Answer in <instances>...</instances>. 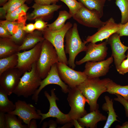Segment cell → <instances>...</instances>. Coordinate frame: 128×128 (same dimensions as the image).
<instances>
[{
  "instance_id": "1",
  "label": "cell",
  "mask_w": 128,
  "mask_h": 128,
  "mask_svg": "<svg viewBox=\"0 0 128 128\" xmlns=\"http://www.w3.org/2000/svg\"><path fill=\"white\" fill-rule=\"evenodd\" d=\"M110 80L109 78L101 79L87 78L77 87L88 100L90 112L98 109L97 100L102 94L106 92V86Z\"/></svg>"
},
{
  "instance_id": "2",
  "label": "cell",
  "mask_w": 128,
  "mask_h": 128,
  "mask_svg": "<svg viewBox=\"0 0 128 128\" xmlns=\"http://www.w3.org/2000/svg\"><path fill=\"white\" fill-rule=\"evenodd\" d=\"M41 79L35 63L30 71L23 73L13 93L18 96L25 98L32 95L40 86Z\"/></svg>"
},
{
  "instance_id": "3",
  "label": "cell",
  "mask_w": 128,
  "mask_h": 128,
  "mask_svg": "<svg viewBox=\"0 0 128 128\" xmlns=\"http://www.w3.org/2000/svg\"><path fill=\"white\" fill-rule=\"evenodd\" d=\"M65 51L68 54V65L70 67L74 69L76 65L75 60L76 57L80 52L86 51L87 46L83 42L79 36L78 26L76 23L66 32L65 36Z\"/></svg>"
},
{
  "instance_id": "4",
  "label": "cell",
  "mask_w": 128,
  "mask_h": 128,
  "mask_svg": "<svg viewBox=\"0 0 128 128\" xmlns=\"http://www.w3.org/2000/svg\"><path fill=\"white\" fill-rule=\"evenodd\" d=\"M58 62L55 49L50 42L45 39L42 42L40 55L36 62L37 69L42 79L47 76L51 66Z\"/></svg>"
},
{
  "instance_id": "5",
  "label": "cell",
  "mask_w": 128,
  "mask_h": 128,
  "mask_svg": "<svg viewBox=\"0 0 128 128\" xmlns=\"http://www.w3.org/2000/svg\"><path fill=\"white\" fill-rule=\"evenodd\" d=\"M73 26L72 23L68 22L59 30L53 31L47 27L41 31L45 39L50 42L56 50L59 62L67 65L68 64L64 49V39L66 32Z\"/></svg>"
},
{
  "instance_id": "6",
  "label": "cell",
  "mask_w": 128,
  "mask_h": 128,
  "mask_svg": "<svg viewBox=\"0 0 128 128\" xmlns=\"http://www.w3.org/2000/svg\"><path fill=\"white\" fill-rule=\"evenodd\" d=\"M67 100L71 107V110L67 114L70 121L77 120L87 114L85 109L86 102L89 103L81 91L77 87H69Z\"/></svg>"
},
{
  "instance_id": "7",
  "label": "cell",
  "mask_w": 128,
  "mask_h": 128,
  "mask_svg": "<svg viewBox=\"0 0 128 128\" xmlns=\"http://www.w3.org/2000/svg\"><path fill=\"white\" fill-rule=\"evenodd\" d=\"M56 64L60 78L69 87H77L88 78L83 72L74 70L64 63L58 62Z\"/></svg>"
},
{
  "instance_id": "8",
  "label": "cell",
  "mask_w": 128,
  "mask_h": 128,
  "mask_svg": "<svg viewBox=\"0 0 128 128\" xmlns=\"http://www.w3.org/2000/svg\"><path fill=\"white\" fill-rule=\"evenodd\" d=\"M42 41L37 43L33 48L28 51L17 53L18 63L15 67L23 72L30 71L32 65L37 62L39 58L41 50Z\"/></svg>"
},
{
  "instance_id": "9",
  "label": "cell",
  "mask_w": 128,
  "mask_h": 128,
  "mask_svg": "<svg viewBox=\"0 0 128 128\" xmlns=\"http://www.w3.org/2000/svg\"><path fill=\"white\" fill-rule=\"evenodd\" d=\"M55 88L51 90L50 96L47 91H45L44 92L45 96L49 102L50 108L48 112L46 114L42 113L40 110H37L38 113L42 117L40 124L45 119L51 117L56 118L57 122L61 124H65L71 122L67 114H66L63 113L59 109L57 105L56 101L58 100V99L55 95Z\"/></svg>"
},
{
  "instance_id": "10",
  "label": "cell",
  "mask_w": 128,
  "mask_h": 128,
  "mask_svg": "<svg viewBox=\"0 0 128 128\" xmlns=\"http://www.w3.org/2000/svg\"><path fill=\"white\" fill-rule=\"evenodd\" d=\"M73 17L80 24L89 27L98 29L106 23V21L101 20V18L97 12L90 10L84 6Z\"/></svg>"
},
{
  "instance_id": "11",
  "label": "cell",
  "mask_w": 128,
  "mask_h": 128,
  "mask_svg": "<svg viewBox=\"0 0 128 128\" xmlns=\"http://www.w3.org/2000/svg\"><path fill=\"white\" fill-rule=\"evenodd\" d=\"M107 44L106 41L99 44L89 43L87 46L85 56L76 61L75 64L79 65L88 61L96 62L104 60L107 54Z\"/></svg>"
},
{
  "instance_id": "12",
  "label": "cell",
  "mask_w": 128,
  "mask_h": 128,
  "mask_svg": "<svg viewBox=\"0 0 128 128\" xmlns=\"http://www.w3.org/2000/svg\"><path fill=\"white\" fill-rule=\"evenodd\" d=\"M50 84H55L60 86L64 93H68L69 87L62 80L58 72L56 63L53 64L47 76L42 80L39 88L32 95V99L36 104L38 101V95L41 90L46 86Z\"/></svg>"
},
{
  "instance_id": "13",
  "label": "cell",
  "mask_w": 128,
  "mask_h": 128,
  "mask_svg": "<svg viewBox=\"0 0 128 128\" xmlns=\"http://www.w3.org/2000/svg\"><path fill=\"white\" fill-rule=\"evenodd\" d=\"M15 104L16 106L15 109L8 113L18 116L28 125V128L32 119H41V116L38 113L36 108L32 104L19 100Z\"/></svg>"
},
{
  "instance_id": "14",
  "label": "cell",
  "mask_w": 128,
  "mask_h": 128,
  "mask_svg": "<svg viewBox=\"0 0 128 128\" xmlns=\"http://www.w3.org/2000/svg\"><path fill=\"white\" fill-rule=\"evenodd\" d=\"M121 23H116L114 18L111 17L106 21L105 23L98 29L97 32L93 35L88 36L83 42L96 43L107 39L112 34L117 33L120 28Z\"/></svg>"
},
{
  "instance_id": "15",
  "label": "cell",
  "mask_w": 128,
  "mask_h": 128,
  "mask_svg": "<svg viewBox=\"0 0 128 128\" xmlns=\"http://www.w3.org/2000/svg\"><path fill=\"white\" fill-rule=\"evenodd\" d=\"M113 59L111 55L105 60L96 62H87L83 72L88 78H99L104 76L108 72Z\"/></svg>"
},
{
  "instance_id": "16",
  "label": "cell",
  "mask_w": 128,
  "mask_h": 128,
  "mask_svg": "<svg viewBox=\"0 0 128 128\" xmlns=\"http://www.w3.org/2000/svg\"><path fill=\"white\" fill-rule=\"evenodd\" d=\"M23 73L15 67L6 70L0 75V86L10 95L18 85Z\"/></svg>"
},
{
  "instance_id": "17",
  "label": "cell",
  "mask_w": 128,
  "mask_h": 128,
  "mask_svg": "<svg viewBox=\"0 0 128 128\" xmlns=\"http://www.w3.org/2000/svg\"><path fill=\"white\" fill-rule=\"evenodd\" d=\"M120 37L117 33H115L106 39L105 41L111 46L112 55L114 59L116 69L126 58L125 53L128 50V46L124 45L122 43Z\"/></svg>"
},
{
  "instance_id": "18",
  "label": "cell",
  "mask_w": 128,
  "mask_h": 128,
  "mask_svg": "<svg viewBox=\"0 0 128 128\" xmlns=\"http://www.w3.org/2000/svg\"><path fill=\"white\" fill-rule=\"evenodd\" d=\"M62 5L53 4L49 5H41L35 3L32 7L33 11L27 16V19L32 20L41 18L43 19L50 16L54 13L60 9Z\"/></svg>"
},
{
  "instance_id": "19",
  "label": "cell",
  "mask_w": 128,
  "mask_h": 128,
  "mask_svg": "<svg viewBox=\"0 0 128 128\" xmlns=\"http://www.w3.org/2000/svg\"><path fill=\"white\" fill-rule=\"evenodd\" d=\"M107 117L101 113L98 109L91 112L77 120L83 128H95L97 123L100 121L106 120Z\"/></svg>"
},
{
  "instance_id": "20",
  "label": "cell",
  "mask_w": 128,
  "mask_h": 128,
  "mask_svg": "<svg viewBox=\"0 0 128 128\" xmlns=\"http://www.w3.org/2000/svg\"><path fill=\"white\" fill-rule=\"evenodd\" d=\"M44 39L41 31L37 30L28 33L25 37L22 44L19 46L18 52L21 50L30 49Z\"/></svg>"
},
{
  "instance_id": "21",
  "label": "cell",
  "mask_w": 128,
  "mask_h": 128,
  "mask_svg": "<svg viewBox=\"0 0 128 128\" xmlns=\"http://www.w3.org/2000/svg\"><path fill=\"white\" fill-rule=\"evenodd\" d=\"M19 46L10 38H0V59L9 56L18 52Z\"/></svg>"
},
{
  "instance_id": "22",
  "label": "cell",
  "mask_w": 128,
  "mask_h": 128,
  "mask_svg": "<svg viewBox=\"0 0 128 128\" xmlns=\"http://www.w3.org/2000/svg\"><path fill=\"white\" fill-rule=\"evenodd\" d=\"M105 102L102 105V109L103 110L108 112V117L104 128H109L110 127L114 122L119 121L117 119L118 116L114 111L113 106V99H110L107 96L104 97Z\"/></svg>"
},
{
  "instance_id": "23",
  "label": "cell",
  "mask_w": 128,
  "mask_h": 128,
  "mask_svg": "<svg viewBox=\"0 0 128 128\" xmlns=\"http://www.w3.org/2000/svg\"><path fill=\"white\" fill-rule=\"evenodd\" d=\"M106 88V92L111 94L119 95L128 101V85L121 86L111 80Z\"/></svg>"
},
{
  "instance_id": "24",
  "label": "cell",
  "mask_w": 128,
  "mask_h": 128,
  "mask_svg": "<svg viewBox=\"0 0 128 128\" xmlns=\"http://www.w3.org/2000/svg\"><path fill=\"white\" fill-rule=\"evenodd\" d=\"M88 9L97 12L101 18L103 16V9L106 0H77Z\"/></svg>"
},
{
  "instance_id": "25",
  "label": "cell",
  "mask_w": 128,
  "mask_h": 128,
  "mask_svg": "<svg viewBox=\"0 0 128 128\" xmlns=\"http://www.w3.org/2000/svg\"><path fill=\"white\" fill-rule=\"evenodd\" d=\"M7 93L0 86V112L9 113L14 110L16 108L15 104L9 100Z\"/></svg>"
},
{
  "instance_id": "26",
  "label": "cell",
  "mask_w": 128,
  "mask_h": 128,
  "mask_svg": "<svg viewBox=\"0 0 128 128\" xmlns=\"http://www.w3.org/2000/svg\"><path fill=\"white\" fill-rule=\"evenodd\" d=\"M72 17L71 15L67 11L65 10L60 11L57 19L52 23L48 24L47 27L53 31L59 30L64 26L66 21Z\"/></svg>"
},
{
  "instance_id": "27",
  "label": "cell",
  "mask_w": 128,
  "mask_h": 128,
  "mask_svg": "<svg viewBox=\"0 0 128 128\" xmlns=\"http://www.w3.org/2000/svg\"><path fill=\"white\" fill-rule=\"evenodd\" d=\"M27 0H9L0 8V18H5L7 14L10 13L24 4Z\"/></svg>"
},
{
  "instance_id": "28",
  "label": "cell",
  "mask_w": 128,
  "mask_h": 128,
  "mask_svg": "<svg viewBox=\"0 0 128 128\" xmlns=\"http://www.w3.org/2000/svg\"><path fill=\"white\" fill-rule=\"evenodd\" d=\"M18 63L17 53L0 59V75L4 72L15 67Z\"/></svg>"
},
{
  "instance_id": "29",
  "label": "cell",
  "mask_w": 128,
  "mask_h": 128,
  "mask_svg": "<svg viewBox=\"0 0 128 128\" xmlns=\"http://www.w3.org/2000/svg\"><path fill=\"white\" fill-rule=\"evenodd\" d=\"M29 8L24 4L14 11L7 14L5 18L8 20L15 21L27 18L26 13Z\"/></svg>"
},
{
  "instance_id": "30",
  "label": "cell",
  "mask_w": 128,
  "mask_h": 128,
  "mask_svg": "<svg viewBox=\"0 0 128 128\" xmlns=\"http://www.w3.org/2000/svg\"><path fill=\"white\" fill-rule=\"evenodd\" d=\"M16 115L7 113L5 114V128H27L28 125H23L21 120L18 119Z\"/></svg>"
},
{
  "instance_id": "31",
  "label": "cell",
  "mask_w": 128,
  "mask_h": 128,
  "mask_svg": "<svg viewBox=\"0 0 128 128\" xmlns=\"http://www.w3.org/2000/svg\"><path fill=\"white\" fill-rule=\"evenodd\" d=\"M27 19V18H26L18 21L19 22L18 30L15 33L11 36V39L18 45V44L21 42L22 43L26 36V32L24 28Z\"/></svg>"
},
{
  "instance_id": "32",
  "label": "cell",
  "mask_w": 128,
  "mask_h": 128,
  "mask_svg": "<svg viewBox=\"0 0 128 128\" xmlns=\"http://www.w3.org/2000/svg\"><path fill=\"white\" fill-rule=\"evenodd\" d=\"M115 3L121 13V23L124 24L128 22V0H115Z\"/></svg>"
},
{
  "instance_id": "33",
  "label": "cell",
  "mask_w": 128,
  "mask_h": 128,
  "mask_svg": "<svg viewBox=\"0 0 128 128\" xmlns=\"http://www.w3.org/2000/svg\"><path fill=\"white\" fill-rule=\"evenodd\" d=\"M64 3L68 7L69 12L72 17L83 5L77 0H59Z\"/></svg>"
},
{
  "instance_id": "34",
  "label": "cell",
  "mask_w": 128,
  "mask_h": 128,
  "mask_svg": "<svg viewBox=\"0 0 128 128\" xmlns=\"http://www.w3.org/2000/svg\"><path fill=\"white\" fill-rule=\"evenodd\" d=\"M19 22L10 21L7 20H0V23L3 25L9 32L11 36L17 31Z\"/></svg>"
},
{
  "instance_id": "35",
  "label": "cell",
  "mask_w": 128,
  "mask_h": 128,
  "mask_svg": "<svg viewBox=\"0 0 128 128\" xmlns=\"http://www.w3.org/2000/svg\"><path fill=\"white\" fill-rule=\"evenodd\" d=\"M126 59H124L119 65L116 69L117 71L120 74L123 75L128 73V50Z\"/></svg>"
},
{
  "instance_id": "36",
  "label": "cell",
  "mask_w": 128,
  "mask_h": 128,
  "mask_svg": "<svg viewBox=\"0 0 128 128\" xmlns=\"http://www.w3.org/2000/svg\"><path fill=\"white\" fill-rule=\"evenodd\" d=\"M35 20L34 25L36 29L42 31L47 27V23L42 18H37Z\"/></svg>"
},
{
  "instance_id": "37",
  "label": "cell",
  "mask_w": 128,
  "mask_h": 128,
  "mask_svg": "<svg viewBox=\"0 0 128 128\" xmlns=\"http://www.w3.org/2000/svg\"><path fill=\"white\" fill-rule=\"evenodd\" d=\"M117 97L114 98V100L119 102L124 107L126 116L128 118V101L124 99L120 95L116 94Z\"/></svg>"
},
{
  "instance_id": "38",
  "label": "cell",
  "mask_w": 128,
  "mask_h": 128,
  "mask_svg": "<svg viewBox=\"0 0 128 128\" xmlns=\"http://www.w3.org/2000/svg\"><path fill=\"white\" fill-rule=\"evenodd\" d=\"M117 33L120 37L128 36V22L124 24L121 23L120 28Z\"/></svg>"
},
{
  "instance_id": "39",
  "label": "cell",
  "mask_w": 128,
  "mask_h": 128,
  "mask_svg": "<svg viewBox=\"0 0 128 128\" xmlns=\"http://www.w3.org/2000/svg\"><path fill=\"white\" fill-rule=\"evenodd\" d=\"M0 36L3 38H11V35L6 28L0 23Z\"/></svg>"
},
{
  "instance_id": "40",
  "label": "cell",
  "mask_w": 128,
  "mask_h": 128,
  "mask_svg": "<svg viewBox=\"0 0 128 128\" xmlns=\"http://www.w3.org/2000/svg\"><path fill=\"white\" fill-rule=\"evenodd\" d=\"M24 29L26 33H30L33 32L36 29L34 24L30 23L25 26Z\"/></svg>"
},
{
  "instance_id": "41",
  "label": "cell",
  "mask_w": 128,
  "mask_h": 128,
  "mask_svg": "<svg viewBox=\"0 0 128 128\" xmlns=\"http://www.w3.org/2000/svg\"><path fill=\"white\" fill-rule=\"evenodd\" d=\"M5 113L0 112V128H5Z\"/></svg>"
},
{
  "instance_id": "42",
  "label": "cell",
  "mask_w": 128,
  "mask_h": 128,
  "mask_svg": "<svg viewBox=\"0 0 128 128\" xmlns=\"http://www.w3.org/2000/svg\"><path fill=\"white\" fill-rule=\"evenodd\" d=\"M35 3L41 5H49L51 4V0H34Z\"/></svg>"
},
{
  "instance_id": "43",
  "label": "cell",
  "mask_w": 128,
  "mask_h": 128,
  "mask_svg": "<svg viewBox=\"0 0 128 128\" xmlns=\"http://www.w3.org/2000/svg\"><path fill=\"white\" fill-rule=\"evenodd\" d=\"M36 119H33L31 120L28 128H37L36 121Z\"/></svg>"
},
{
  "instance_id": "44",
  "label": "cell",
  "mask_w": 128,
  "mask_h": 128,
  "mask_svg": "<svg viewBox=\"0 0 128 128\" xmlns=\"http://www.w3.org/2000/svg\"><path fill=\"white\" fill-rule=\"evenodd\" d=\"M71 122L72 125H74L76 128H83L79 124L77 119L72 120Z\"/></svg>"
},
{
  "instance_id": "45",
  "label": "cell",
  "mask_w": 128,
  "mask_h": 128,
  "mask_svg": "<svg viewBox=\"0 0 128 128\" xmlns=\"http://www.w3.org/2000/svg\"><path fill=\"white\" fill-rule=\"evenodd\" d=\"M48 125L49 128H56L57 127L56 122L53 120H50L48 122Z\"/></svg>"
},
{
  "instance_id": "46",
  "label": "cell",
  "mask_w": 128,
  "mask_h": 128,
  "mask_svg": "<svg viewBox=\"0 0 128 128\" xmlns=\"http://www.w3.org/2000/svg\"><path fill=\"white\" fill-rule=\"evenodd\" d=\"M117 128H128V121H126L123 123L121 126L117 125L115 126Z\"/></svg>"
},
{
  "instance_id": "47",
  "label": "cell",
  "mask_w": 128,
  "mask_h": 128,
  "mask_svg": "<svg viewBox=\"0 0 128 128\" xmlns=\"http://www.w3.org/2000/svg\"><path fill=\"white\" fill-rule=\"evenodd\" d=\"M9 0H0V5H3Z\"/></svg>"
},
{
  "instance_id": "48",
  "label": "cell",
  "mask_w": 128,
  "mask_h": 128,
  "mask_svg": "<svg viewBox=\"0 0 128 128\" xmlns=\"http://www.w3.org/2000/svg\"><path fill=\"white\" fill-rule=\"evenodd\" d=\"M48 126V123L46 122H45L43 123L42 128H46Z\"/></svg>"
},
{
  "instance_id": "49",
  "label": "cell",
  "mask_w": 128,
  "mask_h": 128,
  "mask_svg": "<svg viewBox=\"0 0 128 128\" xmlns=\"http://www.w3.org/2000/svg\"><path fill=\"white\" fill-rule=\"evenodd\" d=\"M51 4H56V3L58 2L59 0H51Z\"/></svg>"
},
{
  "instance_id": "50",
  "label": "cell",
  "mask_w": 128,
  "mask_h": 128,
  "mask_svg": "<svg viewBox=\"0 0 128 128\" xmlns=\"http://www.w3.org/2000/svg\"><path fill=\"white\" fill-rule=\"evenodd\" d=\"M107 0L109 1H110L111 0Z\"/></svg>"
},
{
  "instance_id": "51",
  "label": "cell",
  "mask_w": 128,
  "mask_h": 128,
  "mask_svg": "<svg viewBox=\"0 0 128 128\" xmlns=\"http://www.w3.org/2000/svg\"><path fill=\"white\" fill-rule=\"evenodd\" d=\"M29 0H27V1H29Z\"/></svg>"
},
{
  "instance_id": "52",
  "label": "cell",
  "mask_w": 128,
  "mask_h": 128,
  "mask_svg": "<svg viewBox=\"0 0 128 128\" xmlns=\"http://www.w3.org/2000/svg\"></svg>"
}]
</instances>
